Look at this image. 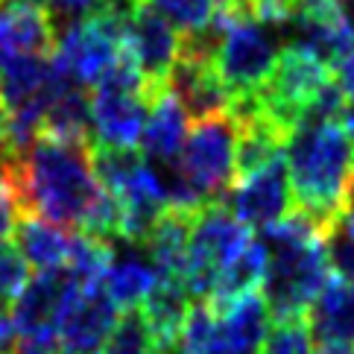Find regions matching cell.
Wrapping results in <instances>:
<instances>
[{
	"label": "cell",
	"instance_id": "1",
	"mask_svg": "<svg viewBox=\"0 0 354 354\" xmlns=\"http://www.w3.org/2000/svg\"><path fill=\"white\" fill-rule=\"evenodd\" d=\"M94 144L39 135L24 158L12 161V194L21 217H39L56 229H77L103 194L94 176Z\"/></svg>",
	"mask_w": 354,
	"mask_h": 354
},
{
	"label": "cell",
	"instance_id": "2",
	"mask_svg": "<svg viewBox=\"0 0 354 354\" xmlns=\"http://www.w3.org/2000/svg\"><path fill=\"white\" fill-rule=\"evenodd\" d=\"M287 176L293 205L328 237L339 223L346 187L354 176V141L343 120H305L287 135Z\"/></svg>",
	"mask_w": 354,
	"mask_h": 354
},
{
	"label": "cell",
	"instance_id": "3",
	"mask_svg": "<svg viewBox=\"0 0 354 354\" xmlns=\"http://www.w3.org/2000/svg\"><path fill=\"white\" fill-rule=\"evenodd\" d=\"M267 246V275L261 293L267 299L272 319L305 316L310 301L331 278L325 234L305 211L293 208L258 234Z\"/></svg>",
	"mask_w": 354,
	"mask_h": 354
},
{
	"label": "cell",
	"instance_id": "4",
	"mask_svg": "<svg viewBox=\"0 0 354 354\" xmlns=\"http://www.w3.org/2000/svg\"><path fill=\"white\" fill-rule=\"evenodd\" d=\"M225 15V32L214 59L220 80L232 100L252 97L270 80L278 56H281L284 27L261 21L252 3L243 6H217Z\"/></svg>",
	"mask_w": 354,
	"mask_h": 354
},
{
	"label": "cell",
	"instance_id": "5",
	"mask_svg": "<svg viewBox=\"0 0 354 354\" xmlns=\"http://www.w3.org/2000/svg\"><path fill=\"white\" fill-rule=\"evenodd\" d=\"M252 243L249 225L240 223L234 214L211 202L196 211L194 232H191V246H187L182 281L187 293L196 301H205L211 296L214 284H217L220 272Z\"/></svg>",
	"mask_w": 354,
	"mask_h": 354
},
{
	"label": "cell",
	"instance_id": "6",
	"mask_svg": "<svg viewBox=\"0 0 354 354\" xmlns=\"http://www.w3.org/2000/svg\"><path fill=\"white\" fill-rule=\"evenodd\" d=\"M234 156L237 120L232 118V111H225V115L196 123L187 132L176 167L199 194V199L211 205V202H223L234 185Z\"/></svg>",
	"mask_w": 354,
	"mask_h": 354
},
{
	"label": "cell",
	"instance_id": "7",
	"mask_svg": "<svg viewBox=\"0 0 354 354\" xmlns=\"http://www.w3.org/2000/svg\"><path fill=\"white\" fill-rule=\"evenodd\" d=\"M129 15L100 6L94 15L71 24L56 35L53 56L82 88H94L118 65L123 56V27Z\"/></svg>",
	"mask_w": 354,
	"mask_h": 354
},
{
	"label": "cell",
	"instance_id": "8",
	"mask_svg": "<svg viewBox=\"0 0 354 354\" xmlns=\"http://www.w3.org/2000/svg\"><path fill=\"white\" fill-rule=\"evenodd\" d=\"M331 80L334 73L325 62L310 56L308 50L287 44L275 62L270 80L263 82L261 91H255V100L263 115L290 135L301 123V118H305L313 97Z\"/></svg>",
	"mask_w": 354,
	"mask_h": 354
},
{
	"label": "cell",
	"instance_id": "9",
	"mask_svg": "<svg viewBox=\"0 0 354 354\" xmlns=\"http://www.w3.org/2000/svg\"><path fill=\"white\" fill-rule=\"evenodd\" d=\"M82 290L65 267L59 270H39V275L30 278L18 299L12 301V325L15 337L24 343H35L44 348L59 351L56 343V325L68 301Z\"/></svg>",
	"mask_w": 354,
	"mask_h": 354
},
{
	"label": "cell",
	"instance_id": "10",
	"mask_svg": "<svg viewBox=\"0 0 354 354\" xmlns=\"http://www.w3.org/2000/svg\"><path fill=\"white\" fill-rule=\"evenodd\" d=\"M220 205L229 208L234 217L249 229H267V225L284 220L293 211V187L287 176V158H275L261 170L234 179L229 194Z\"/></svg>",
	"mask_w": 354,
	"mask_h": 354
},
{
	"label": "cell",
	"instance_id": "11",
	"mask_svg": "<svg viewBox=\"0 0 354 354\" xmlns=\"http://www.w3.org/2000/svg\"><path fill=\"white\" fill-rule=\"evenodd\" d=\"M123 56L141 71V77L164 91L167 73L179 56V32L149 3H135L123 27Z\"/></svg>",
	"mask_w": 354,
	"mask_h": 354
},
{
	"label": "cell",
	"instance_id": "12",
	"mask_svg": "<svg viewBox=\"0 0 354 354\" xmlns=\"http://www.w3.org/2000/svg\"><path fill=\"white\" fill-rule=\"evenodd\" d=\"M284 32L290 35V47L308 50L328 68H334L354 44V27H348L337 0H293Z\"/></svg>",
	"mask_w": 354,
	"mask_h": 354
},
{
	"label": "cell",
	"instance_id": "13",
	"mask_svg": "<svg viewBox=\"0 0 354 354\" xmlns=\"http://www.w3.org/2000/svg\"><path fill=\"white\" fill-rule=\"evenodd\" d=\"M118 325V308L109 301L103 287L77 290L56 325L59 354H94L100 351Z\"/></svg>",
	"mask_w": 354,
	"mask_h": 354
},
{
	"label": "cell",
	"instance_id": "14",
	"mask_svg": "<svg viewBox=\"0 0 354 354\" xmlns=\"http://www.w3.org/2000/svg\"><path fill=\"white\" fill-rule=\"evenodd\" d=\"M214 310L211 354H258L270 334L272 313L261 290Z\"/></svg>",
	"mask_w": 354,
	"mask_h": 354
},
{
	"label": "cell",
	"instance_id": "15",
	"mask_svg": "<svg viewBox=\"0 0 354 354\" xmlns=\"http://www.w3.org/2000/svg\"><path fill=\"white\" fill-rule=\"evenodd\" d=\"M167 91L182 106L191 123L211 120L232 109V94L225 91L217 68L211 62H194L176 56L167 73Z\"/></svg>",
	"mask_w": 354,
	"mask_h": 354
},
{
	"label": "cell",
	"instance_id": "16",
	"mask_svg": "<svg viewBox=\"0 0 354 354\" xmlns=\"http://www.w3.org/2000/svg\"><path fill=\"white\" fill-rule=\"evenodd\" d=\"M56 30L47 12L0 3V56H53Z\"/></svg>",
	"mask_w": 354,
	"mask_h": 354
},
{
	"label": "cell",
	"instance_id": "17",
	"mask_svg": "<svg viewBox=\"0 0 354 354\" xmlns=\"http://www.w3.org/2000/svg\"><path fill=\"white\" fill-rule=\"evenodd\" d=\"M313 339L319 343H348L354 346V284L343 278H328L319 296L305 313Z\"/></svg>",
	"mask_w": 354,
	"mask_h": 354
},
{
	"label": "cell",
	"instance_id": "18",
	"mask_svg": "<svg viewBox=\"0 0 354 354\" xmlns=\"http://www.w3.org/2000/svg\"><path fill=\"white\" fill-rule=\"evenodd\" d=\"M144 313L147 325L153 328L156 339L161 348L170 354V348L179 343V331L191 313V293L182 278L176 275H158V281L149 290V296L144 299V305L138 308Z\"/></svg>",
	"mask_w": 354,
	"mask_h": 354
},
{
	"label": "cell",
	"instance_id": "19",
	"mask_svg": "<svg viewBox=\"0 0 354 354\" xmlns=\"http://www.w3.org/2000/svg\"><path fill=\"white\" fill-rule=\"evenodd\" d=\"M196 211L187 208H164L161 217L156 220L153 232L147 237V255L149 263L156 267L158 275H176L182 278L187 246H191V232H194Z\"/></svg>",
	"mask_w": 354,
	"mask_h": 354
},
{
	"label": "cell",
	"instance_id": "20",
	"mask_svg": "<svg viewBox=\"0 0 354 354\" xmlns=\"http://www.w3.org/2000/svg\"><path fill=\"white\" fill-rule=\"evenodd\" d=\"M187 126H191V120H187L182 106L176 103L170 91H164L149 109L141 135V156L153 164H173L182 153Z\"/></svg>",
	"mask_w": 354,
	"mask_h": 354
},
{
	"label": "cell",
	"instance_id": "21",
	"mask_svg": "<svg viewBox=\"0 0 354 354\" xmlns=\"http://www.w3.org/2000/svg\"><path fill=\"white\" fill-rule=\"evenodd\" d=\"M41 135L59 138V141H85L94 144V126H91V97L82 85H68L59 91L41 118Z\"/></svg>",
	"mask_w": 354,
	"mask_h": 354
},
{
	"label": "cell",
	"instance_id": "22",
	"mask_svg": "<svg viewBox=\"0 0 354 354\" xmlns=\"http://www.w3.org/2000/svg\"><path fill=\"white\" fill-rule=\"evenodd\" d=\"M12 234H15L12 243L18 246V252L24 255V261H27L30 267H35V270L65 267L68 243H71L65 229H56V225H50L39 217H21Z\"/></svg>",
	"mask_w": 354,
	"mask_h": 354
},
{
	"label": "cell",
	"instance_id": "23",
	"mask_svg": "<svg viewBox=\"0 0 354 354\" xmlns=\"http://www.w3.org/2000/svg\"><path fill=\"white\" fill-rule=\"evenodd\" d=\"M158 281V272L141 255H123L111 261L103 278V293L118 310H138L149 296V290Z\"/></svg>",
	"mask_w": 354,
	"mask_h": 354
},
{
	"label": "cell",
	"instance_id": "24",
	"mask_svg": "<svg viewBox=\"0 0 354 354\" xmlns=\"http://www.w3.org/2000/svg\"><path fill=\"white\" fill-rule=\"evenodd\" d=\"M111 261H115V246H109L97 237H88L82 232L71 234L65 270L82 290L103 287V278L111 267Z\"/></svg>",
	"mask_w": 354,
	"mask_h": 354
},
{
	"label": "cell",
	"instance_id": "25",
	"mask_svg": "<svg viewBox=\"0 0 354 354\" xmlns=\"http://www.w3.org/2000/svg\"><path fill=\"white\" fill-rule=\"evenodd\" d=\"M106 354H167V351L161 348L141 310H126L123 316H118V325L106 343Z\"/></svg>",
	"mask_w": 354,
	"mask_h": 354
},
{
	"label": "cell",
	"instance_id": "26",
	"mask_svg": "<svg viewBox=\"0 0 354 354\" xmlns=\"http://www.w3.org/2000/svg\"><path fill=\"white\" fill-rule=\"evenodd\" d=\"M170 24L179 35L202 30L217 12V0H144Z\"/></svg>",
	"mask_w": 354,
	"mask_h": 354
},
{
	"label": "cell",
	"instance_id": "27",
	"mask_svg": "<svg viewBox=\"0 0 354 354\" xmlns=\"http://www.w3.org/2000/svg\"><path fill=\"white\" fill-rule=\"evenodd\" d=\"M261 354H313V334L308 328V319L305 316L275 319L261 346Z\"/></svg>",
	"mask_w": 354,
	"mask_h": 354
},
{
	"label": "cell",
	"instance_id": "28",
	"mask_svg": "<svg viewBox=\"0 0 354 354\" xmlns=\"http://www.w3.org/2000/svg\"><path fill=\"white\" fill-rule=\"evenodd\" d=\"M30 281V263L9 237H0V308H9Z\"/></svg>",
	"mask_w": 354,
	"mask_h": 354
},
{
	"label": "cell",
	"instance_id": "29",
	"mask_svg": "<svg viewBox=\"0 0 354 354\" xmlns=\"http://www.w3.org/2000/svg\"><path fill=\"white\" fill-rule=\"evenodd\" d=\"M100 6H103L100 0H47V18L59 35L62 30H68L71 24L94 15Z\"/></svg>",
	"mask_w": 354,
	"mask_h": 354
},
{
	"label": "cell",
	"instance_id": "30",
	"mask_svg": "<svg viewBox=\"0 0 354 354\" xmlns=\"http://www.w3.org/2000/svg\"><path fill=\"white\" fill-rule=\"evenodd\" d=\"M328 246V261H331V270L339 272V278L348 284H354V237L346 234L343 229H334L325 237Z\"/></svg>",
	"mask_w": 354,
	"mask_h": 354
},
{
	"label": "cell",
	"instance_id": "31",
	"mask_svg": "<svg viewBox=\"0 0 354 354\" xmlns=\"http://www.w3.org/2000/svg\"><path fill=\"white\" fill-rule=\"evenodd\" d=\"M334 80H337V85H339V91H343L346 103L354 106V44L337 59V65H334Z\"/></svg>",
	"mask_w": 354,
	"mask_h": 354
},
{
	"label": "cell",
	"instance_id": "32",
	"mask_svg": "<svg viewBox=\"0 0 354 354\" xmlns=\"http://www.w3.org/2000/svg\"><path fill=\"white\" fill-rule=\"evenodd\" d=\"M290 6H293V0H252V9H255V15L261 21L278 24V27H284V24H287Z\"/></svg>",
	"mask_w": 354,
	"mask_h": 354
},
{
	"label": "cell",
	"instance_id": "33",
	"mask_svg": "<svg viewBox=\"0 0 354 354\" xmlns=\"http://www.w3.org/2000/svg\"><path fill=\"white\" fill-rule=\"evenodd\" d=\"M337 229H343L346 234L354 237V176H351L348 187H346V196H343V208H339V223H337Z\"/></svg>",
	"mask_w": 354,
	"mask_h": 354
},
{
	"label": "cell",
	"instance_id": "34",
	"mask_svg": "<svg viewBox=\"0 0 354 354\" xmlns=\"http://www.w3.org/2000/svg\"><path fill=\"white\" fill-rule=\"evenodd\" d=\"M15 325H12V313L6 308H0V354H9L15 346Z\"/></svg>",
	"mask_w": 354,
	"mask_h": 354
},
{
	"label": "cell",
	"instance_id": "35",
	"mask_svg": "<svg viewBox=\"0 0 354 354\" xmlns=\"http://www.w3.org/2000/svg\"><path fill=\"white\" fill-rule=\"evenodd\" d=\"M9 354H59L53 348H44V346H35V343H24V339H15Z\"/></svg>",
	"mask_w": 354,
	"mask_h": 354
},
{
	"label": "cell",
	"instance_id": "36",
	"mask_svg": "<svg viewBox=\"0 0 354 354\" xmlns=\"http://www.w3.org/2000/svg\"><path fill=\"white\" fill-rule=\"evenodd\" d=\"M313 354H354V346L348 343H319Z\"/></svg>",
	"mask_w": 354,
	"mask_h": 354
},
{
	"label": "cell",
	"instance_id": "37",
	"mask_svg": "<svg viewBox=\"0 0 354 354\" xmlns=\"http://www.w3.org/2000/svg\"><path fill=\"white\" fill-rule=\"evenodd\" d=\"M339 12H343V18L348 21V27H354V0H337Z\"/></svg>",
	"mask_w": 354,
	"mask_h": 354
},
{
	"label": "cell",
	"instance_id": "38",
	"mask_svg": "<svg viewBox=\"0 0 354 354\" xmlns=\"http://www.w3.org/2000/svg\"><path fill=\"white\" fill-rule=\"evenodd\" d=\"M3 3H15V6H30V9L47 12V0H3Z\"/></svg>",
	"mask_w": 354,
	"mask_h": 354
},
{
	"label": "cell",
	"instance_id": "39",
	"mask_svg": "<svg viewBox=\"0 0 354 354\" xmlns=\"http://www.w3.org/2000/svg\"><path fill=\"white\" fill-rule=\"evenodd\" d=\"M220 6H243V3H252V0H217Z\"/></svg>",
	"mask_w": 354,
	"mask_h": 354
},
{
	"label": "cell",
	"instance_id": "40",
	"mask_svg": "<svg viewBox=\"0 0 354 354\" xmlns=\"http://www.w3.org/2000/svg\"><path fill=\"white\" fill-rule=\"evenodd\" d=\"M173 354V351H170ZM176 354H194V351H176Z\"/></svg>",
	"mask_w": 354,
	"mask_h": 354
},
{
	"label": "cell",
	"instance_id": "41",
	"mask_svg": "<svg viewBox=\"0 0 354 354\" xmlns=\"http://www.w3.org/2000/svg\"><path fill=\"white\" fill-rule=\"evenodd\" d=\"M135 3H144V0H135Z\"/></svg>",
	"mask_w": 354,
	"mask_h": 354
},
{
	"label": "cell",
	"instance_id": "42",
	"mask_svg": "<svg viewBox=\"0 0 354 354\" xmlns=\"http://www.w3.org/2000/svg\"><path fill=\"white\" fill-rule=\"evenodd\" d=\"M94 354H100V351H94Z\"/></svg>",
	"mask_w": 354,
	"mask_h": 354
},
{
	"label": "cell",
	"instance_id": "43",
	"mask_svg": "<svg viewBox=\"0 0 354 354\" xmlns=\"http://www.w3.org/2000/svg\"><path fill=\"white\" fill-rule=\"evenodd\" d=\"M0 3H3V0H0Z\"/></svg>",
	"mask_w": 354,
	"mask_h": 354
}]
</instances>
